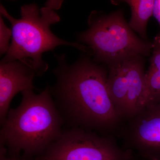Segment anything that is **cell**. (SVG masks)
<instances>
[{
	"mask_svg": "<svg viewBox=\"0 0 160 160\" xmlns=\"http://www.w3.org/2000/svg\"><path fill=\"white\" fill-rule=\"evenodd\" d=\"M83 54L69 64L65 54H55L56 78L50 92L65 123L102 135L118 134L123 120L116 111L107 89L105 68Z\"/></svg>",
	"mask_w": 160,
	"mask_h": 160,
	"instance_id": "6da1fadb",
	"label": "cell"
},
{
	"mask_svg": "<svg viewBox=\"0 0 160 160\" xmlns=\"http://www.w3.org/2000/svg\"><path fill=\"white\" fill-rule=\"evenodd\" d=\"M20 105L9 109L1 125L0 145L9 156L35 158L43 154L63 133V117L49 86L40 94L23 91Z\"/></svg>",
	"mask_w": 160,
	"mask_h": 160,
	"instance_id": "7a4b0ae2",
	"label": "cell"
},
{
	"mask_svg": "<svg viewBox=\"0 0 160 160\" xmlns=\"http://www.w3.org/2000/svg\"><path fill=\"white\" fill-rule=\"evenodd\" d=\"M21 18H15L5 7L0 6L1 15L10 22L12 38L9 50L1 62L29 60L38 73L42 75L49 68L42 59L43 53L52 51L61 46H72L89 53L88 47L78 42H72L58 37L50 26L60 22L58 13L47 7L39 8L35 3L21 7Z\"/></svg>",
	"mask_w": 160,
	"mask_h": 160,
	"instance_id": "3957f363",
	"label": "cell"
},
{
	"mask_svg": "<svg viewBox=\"0 0 160 160\" xmlns=\"http://www.w3.org/2000/svg\"><path fill=\"white\" fill-rule=\"evenodd\" d=\"M89 28L77 34L78 42L87 45L89 55L97 63L108 66L126 62L135 57L150 55L153 42L135 34L126 22L122 9L109 14L93 11L88 19Z\"/></svg>",
	"mask_w": 160,
	"mask_h": 160,
	"instance_id": "277c9868",
	"label": "cell"
},
{
	"mask_svg": "<svg viewBox=\"0 0 160 160\" xmlns=\"http://www.w3.org/2000/svg\"><path fill=\"white\" fill-rule=\"evenodd\" d=\"M133 152L121 147L115 136L70 128L35 160H131Z\"/></svg>",
	"mask_w": 160,
	"mask_h": 160,
	"instance_id": "5b68a950",
	"label": "cell"
},
{
	"mask_svg": "<svg viewBox=\"0 0 160 160\" xmlns=\"http://www.w3.org/2000/svg\"><path fill=\"white\" fill-rule=\"evenodd\" d=\"M118 135L125 149L160 160V103L143 107L123 121Z\"/></svg>",
	"mask_w": 160,
	"mask_h": 160,
	"instance_id": "8992f818",
	"label": "cell"
},
{
	"mask_svg": "<svg viewBox=\"0 0 160 160\" xmlns=\"http://www.w3.org/2000/svg\"><path fill=\"white\" fill-rule=\"evenodd\" d=\"M39 76L29 60H16L0 64V123L8 115L12 100L18 92L36 89L35 77Z\"/></svg>",
	"mask_w": 160,
	"mask_h": 160,
	"instance_id": "52a82bcc",
	"label": "cell"
},
{
	"mask_svg": "<svg viewBox=\"0 0 160 160\" xmlns=\"http://www.w3.org/2000/svg\"><path fill=\"white\" fill-rule=\"evenodd\" d=\"M127 61L109 66V73L106 83L110 100L123 121L128 116Z\"/></svg>",
	"mask_w": 160,
	"mask_h": 160,
	"instance_id": "ba28073f",
	"label": "cell"
},
{
	"mask_svg": "<svg viewBox=\"0 0 160 160\" xmlns=\"http://www.w3.org/2000/svg\"><path fill=\"white\" fill-rule=\"evenodd\" d=\"M127 66L128 116L126 119L135 114L140 109V100L142 94L146 73L144 72V57H135L128 60Z\"/></svg>",
	"mask_w": 160,
	"mask_h": 160,
	"instance_id": "9c48e42d",
	"label": "cell"
},
{
	"mask_svg": "<svg viewBox=\"0 0 160 160\" xmlns=\"http://www.w3.org/2000/svg\"><path fill=\"white\" fill-rule=\"evenodd\" d=\"M154 0H126L119 1L128 4L131 9V17L129 26L132 31L138 32L143 40L148 41L146 27L153 16Z\"/></svg>",
	"mask_w": 160,
	"mask_h": 160,
	"instance_id": "30bf717a",
	"label": "cell"
},
{
	"mask_svg": "<svg viewBox=\"0 0 160 160\" xmlns=\"http://www.w3.org/2000/svg\"><path fill=\"white\" fill-rule=\"evenodd\" d=\"M159 103H160V72L149 69L145 73L140 109L145 106Z\"/></svg>",
	"mask_w": 160,
	"mask_h": 160,
	"instance_id": "8fae6325",
	"label": "cell"
},
{
	"mask_svg": "<svg viewBox=\"0 0 160 160\" xmlns=\"http://www.w3.org/2000/svg\"><path fill=\"white\" fill-rule=\"evenodd\" d=\"M12 38V31L8 28L3 20V17L0 16V53L1 55L6 54L10 46V39Z\"/></svg>",
	"mask_w": 160,
	"mask_h": 160,
	"instance_id": "7c38bea8",
	"label": "cell"
},
{
	"mask_svg": "<svg viewBox=\"0 0 160 160\" xmlns=\"http://www.w3.org/2000/svg\"><path fill=\"white\" fill-rule=\"evenodd\" d=\"M149 69L160 72V39L155 37Z\"/></svg>",
	"mask_w": 160,
	"mask_h": 160,
	"instance_id": "4fadbf2b",
	"label": "cell"
},
{
	"mask_svg": "<svg viewBox=\"0 0 160 160\" xmlns=\"http://www.w3.org/2000/svg\"><path fill=\"white\" fill-rule=\"evenodd\" d=\"M6 147L0 145V160H35L34 158L25 157L22 155L19 156H9L7 154Z\"/></svg>",
	"mask_w": 160,
	"mask_h": 160,
	"instance_id": "5bb4252c",
	"label": "cell"
},
{
	"mask_svg": "<svg viewBox=\"0 0 160 160\" xmlns=\"http://www.w3.org/2000/svg\"><path fill=\"white\" fill-rule=\"evenodd\" d=\"M153 16L158 21L160 27V0H155L154 1ZM156 37L160 39V31Z\"/></svg>",
	"mask_w": 160,
	"mask_h": 160,
	"instance_id": "9a60e30c",
	"label": "cell"
},
{
	"mask_svg": "<svg viewBox=\"0 0 160 160\" xmlns=\"http://www.w3.org/2000/svg\"><path fill=\"white\" fill-rule=\"evenodd\" d=\"M63 1H47L45 4V7H47L52 10H57L62 7Z\"/></svg>",
	"mask_w": 160,
	"mask_h": 160,
	"instance_id": "2e32d148",
	"label": "cell"
},
{
	"mask_svg": "<svg viewBox=\"0 0 160 160\" xmlns=\"http://www.w3.org/2000/svg\"><path fill=\"white\" fill-rule=\"evenodd\" d=\"M132 160H149L143 158H135V159H134Z\"/></svg>",
	"mask_w": 160,
	"mask_h": 160,
	"instance_id": "e0dca14e",
	"label": "cell"
},
{
	"mask_svg": "<svg viewBox=\"0 0 160 160\" xmlns=\"http://www.w3.org/2000/svg\"></svg>",
	"mask_w": 160,
	"mask_h": 160,
	"instance_id": "ac0fdd59",
	"label": "cell"
}]
</instances>
